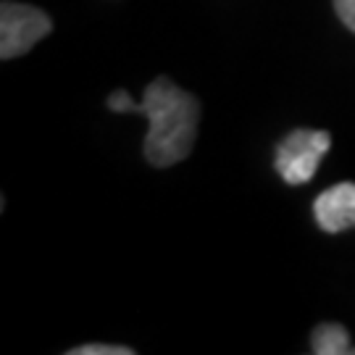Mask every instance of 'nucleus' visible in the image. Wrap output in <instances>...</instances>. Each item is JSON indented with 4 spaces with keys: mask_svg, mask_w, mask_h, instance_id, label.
<instances>
[{
    "mask_svg": "<svg viewBox=\"0 0 355 355\" xmlns=\"http://www.w3.org/2000/svg\"><path fill=\"white\" fill-rule=\"evenodd\" d=\"M135 114H142L150 121L145 158L153 166L166 168L190 155L200 124V101L192 92L177 87L166 76H158L148 85L145 98L135 105Z\"/></svg>",
    "mask_w": 355,
    "mask_h": 355,
    "instance_id": "obj_1",
    "label": "nucleus"
},
{
    "mask_svg": "<svg viewBox=\"0 0 355 355\" xmlns=\"http://www.w3.org/2000/svg\"><path fill=\"white\" fill-rule=\"evenodd\" d=\"M331 137L321 129H295L277 145V171L287 184H305L316 174L321 158L329 153Z\"/></svg>",
    "mask_w": 355,
    "mask_h": 355,
    "instance_id": "obj_2",
    "label": "nucleus"
},
{
    "mask_svg": "<svg viewBox=\"0 0 355 355\" xmlns=\"http://www.w3.org/2000/svg\"><path fill=\"white\" fill-rule=\"evenodd\" d=\"M51 32V16L35 6L11 3V0L0 6V58L3 61H11L16 55L32 51V45H37Z\"/></svg>",
    "mask_w": 355,
    "mask_h": 355,
    "instance_id": "obj_3",
    "label": "nucleus"
},
{
    "mask_svg": "<svg viewBox=\"0 0 355 355\" xmlns=\"http://www.w3.org/2000/svg\"><path fill=\"white\" fill-rule=\"evenodd\" d=\"M316 224L329 234H340L355 227V184L340 182L321 192L313 203Z\"/></svg>",
    "mask_w": 355,
    "mask_h": 355,
    "instance_id": "obj_4",
    "label": "nucleus"
},
{
    "mask_svg": "<svg viewBox=\"0 0 355 355\" xmlns=\"http://www.w3.org/2000/svg\"><path fill=\"white\" fill-rule=\"evenodd\" d=\"M311 350L316 355H350L355 347H350V334L343 324H321L311 334Z\"/></svg>",
    "mask_w": 355,
    "mask_h": 355,
    "instance_id": "obj_5",
    "label": "nucleus"
},
{
    "mask_svg": "<svg viewBox=\"0 0 355 355\" xmlns=\"http://www.w3.org/2000/svg\"><path fill=\"white\" fill-rule=\"evenodd\" d=\"M132 347H121V345H82L69 350V355H132Z\"/></svg>",
    "mask_w": 355,
    "mask_h": 355,
    "instance_id": "obj_6",
    "label": "nucleus"
},
{
    "mask_svg": "<svg viewBox=\"0 0 355 355\" xmlns=\"http://www.w3.org/2000/svg\"><path fill=\"white\" fill-rule=\"evenodd\" d=\"M135 105H137V103L132 101L129 92H124V89H116L114 95L108 98V108L116 111V114H135Z\"/></svg>",
    "mask_w": 355,
    "mask_h": 355,
    "instance_id": "obj_7",
    "label": "nucleus"
},
{
    "mask_svg": "<svg viewBox=\"0 0 355 355\" xmlns=\"http://www.w3.org/2000/svg\"><path fill=\"white\" fill-rule=\"evenodd\" d=\"M334 11L350 32H355V0H334Z\"/></svg>",
    "mask_w": 355,
    "mask_h": 355,
    "instance_id": "obj_8",
    "label": "nucleus"
}]
</instances>
